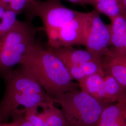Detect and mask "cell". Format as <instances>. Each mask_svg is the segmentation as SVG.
<instances>
[{
  "label": "cell",
  "instance_id": "6da1fadb",
  "mask_svg": "<svg viewBox=\"0 0 126 126\" xmlns=\"http://www.w3.org/2000/svg\"><path fill=\"white\" fill-rule=\"evenodd\" d=\"M20 65L3 75L5 91L0 101V122L24 114L30 109L42 108L54 102L27 69Z\"/></svg>",
  "mask_w": 126,
  "mask_h": 126
},
{
  "label": "cell",
  "instance_id": "7a4b0ae2",
  "mask_svg": "<svg viewBox=\"0 0 126 126\" xmlns=\"http://www.w3.org/2000/svg\"><path fill=\"white\" fill-rule=\"evenodd\" d=\"M20 64L27 69L52 98L68 91L79 89L63 61L39 43L36 42L30 48Z\"/></svg>",
  "mask_w": 126,
  "mask_h": 126
},
{
  "label": "cell",
  "instance_id": "3957f363",
  "mask_svg": "<svg viewBox=\"0 0 126 126\" xmlns=\"http://www.w3.org/2000/svg\"><path fill=\"white\" fill-rule=\"evenodd\" d=\"M53 99L61 107L66 126H96L104 109L111 104L99 101L80 89L59 94Z\"/></svg>",
  "mask_w": 126,
  "mask_h": 126
},
{
  "label": "cell",
  "instance_id": "277c9868",
  "mask_svg": "<svg viewBox=\"0 0 126 126\" xmlns=\"http://www.w3.org/2000/svg\"><path fill=\"white\" fill-rule=\"evenodd\" d=\"M39 29L19 20L16 25L0 37V74L2 76L20 64L25 55L36 43Z\"/></svg>",
  "mask_w": 126,
  "mask_h": 126
},
{
  "label": "cell",
  "instance_id": "5b68a950",
  "mask_svg": "<svg viewBox=\"0 0 126 126\" xmlns=\"http://www.w3.org/2000/svg\"><path fill=\"white\" fill-rule=\"evenodd\" d=\"M25 12L28 18L40 19L49 47L53 48L56 46L60 29L80 13L66 7L60 0H32Z\"/></svg>",
  "mask_w": 126,
  "mask_h": 126
},
{
  "label": "cell",
  "instance_id": "8992f818",
  "mask_svg": "<svg viewBox=\"0 0 126 126\" xmlns=\"http://www.w3.org/2000/svg\"><path fill=\"white\" fill-rule=\"evenodd\" d=\"M110 40L109 25L104 23L95 10L89 12L84 44L86 50L95 56L102 58L109 52Z\"/></svg>",
  "mask_w": 126,
  "mask_h": 126
},
{
  "label": "cell",
  "instance_id": "52a82bcc",
  "mask_svg": "<svg viewBox=\"0 0 126 126\" xmlns=\"http://www.w3.org/2000/svg\"><path fill=\"white\" fill-rule=\"evenodd\" d=\"M88 16V12H80L75 18L65 24L59 32L55 48L84 45Z\"/></svg>",
  "mask_w": 126,
  "mask_h": 126
},
{
  "label": "cell",
  "instance_id": "ba28073f",
  "mask_svg": "<svg viewBox=\"0 0 126 126\" xmlns=\"http://www.w3.org/2000/svg\"><path fill=\"white\" fill-rule=\"evenodd\" d=\"M111 40L109 50L113 53L126 55V17L119 15L110 18Z\"/></svg>",
  "mask_w": 126,
  "mask_h": 126
},
{
  "label": "cell",
  "instance_id": "9c48e42d",
  "mask_svg": "<svg viewBox=\"0 0 126 126\" xmlns=\"http://www.w3.org/2000/svg\"><path fill=\"white\" fill-rule=\"evenodd\" d=\"M96 126H126V96L107 106Z\"/></svg>",
  "mask_w": 126,
  "mask_h": 126
},
{
  "label": "cell",
  "instance_id": "30bf717a",
  "mask_svg": "<svg viewBox=\"0 0 126 126\" xmlns=\"http://www.w3.org/2000/svg\"><path fill=\"white\" fill-rule=\"evenodd\" d=\"M103 67L105 74L112 75L126 87V55L114 54L109 50L103 57Z\"/></svg>",
  "mask_w": 126,
  "mask_h": 126
},
{
  "label": "cell",
  "instance_id": "8fae6325",
  "mask_svg": "<svg viewBox=\"0 0 126 126\" xmlns=\"http://www.w3.org/2000/svg\"><path fill=\"white\" fill-rule=\"evenodd\" d=\"M48 48L61 59L65 65L80 64L91 60L101 58L94 55L86 50L77 49L73 46L58 48L49 47Z\"/></svg>",
  "mask_w": 126,
  "mask_h": 126
},
{
  "label": "cell",
  "instance_id": "7c38bea8",
  "mask_svg": "<svg viewBox=\"0 0 126 126\" xmlns=\"http://www.w3.org/2000/svg\"><path fill=\"white\" fill-rule=\"evenodd\" d=\"M104 76L105 75L101 74H95L86 77L78 82L79 89L95 99L106 103L105 102Z\"/></svg>",
  "mask_w": 126,
  "mask_h": 126
},
{
  "label": "cell",
  "instance_id": "4fadbf2b",
  "mask_svg": "<svg viewBox=\"0 0 126 126\" xmlns=\"http://www.w3.org/2000/svg\"><path fill=\"white\" fill-rule=\"evenodd\" d=\"M104 82L106 103H114L126 97V86L120 83L112 75L105 74Z\"/></svg>",
  "mask_w": 126,
  "mask_h": 126
},
{
  "label": "cell",
  "instance_id": "5bb4252c",
  "mask_svg": "<svg viewBox=\"0 0 126 126\" xmlns=\"http://www.w3.org/2000/svg\"><path fill=\"white\" fill-rule=\"evenodd\" d=\"M92 6L99 13L104 14L109 18L119 15L126 17L121 0H93Z\"/></svg>",
  "mask_w": 126,
  "mask_h": 126
},
{
  "label": "cell",
  "instance_id": "9a60e30c",
  "mask_svg": "<svg viewBox=\"0 0 126 126\" xmlns=\"http://www.w3.org/2000/svg\"><path fill=\"white\" fill-rule=\"evenodd\" d=\"M52 102L42 108L41 113L49 126H66V122L61 108Z\"/></svg>",
  "mask_w": 126,
  "mask_h": 126
},
{
  "label": "cell",
  "instance_id": "2e32d148",
  "mask_svg": "<svg viewBox=\"0 0 126 126\" xmlns=\"http://www.w3.org/2000/svg\"><path fill=\"white\" fill-rule=\"evenodd\" d=\"M18 15L0 3V37L10 31L17 23Z\"/></svg>",
  "mask_w": 126,
  "mask_h": 126
},
{
  "label": "cell",
  "instance_id": "e0dca14e",
  "mask_svg": "<svg viewBox=\"0 0 126 126\" xmlns=\"http://www.w3.org/2000/svg\"><path fill=\"white\" fill-rule=\"evenodd\" d=\"M38 109L35 108L27 110L24 113L26 119L32 126H49Z\"/></svg>",
  "mask_w": 126,
  "mask_h": 126
},
{
  "label": "cell",
  "instance_id": "ac0fdd59",
  "mask_svg": "<svg viewBox=\"0 0 126 126\" xmlns=\"http://www.w3.org/2000/svg\"><path fill=\"white\" fill-rule=\"evenodd\" d=\"M32 0H12L8 8L19 15L25 11Z\"/></svg>",
  "mask_w": 126,
  "mask_h": 126
},
{
  "label": "cell",
  "instance_id": "d6986e66",
  "mask_svg": "<svg viewBox=\"0 0 126 126\" xmlns=\"http://www.w3.org/2000/svg\"><path fill=\"white\" fill-rule=\"evenodd\" d=\"M11 119L14 126H32L26 119L24 114L15 115L12 117Z\"/></svg>",
  "mask_w": 126,
  "mask_h": 126
},
{
  "label": "cell",
  "instance_id": "ffe728a7",
  "mask_svg": "<svg viewBox=\"0 0 126 126\" xmlns=\"http://www.w3.org/2000/svg\"><path fill=\"white\" fill-rule=\"evenodd\" d=\"M68 1L77 4L85 5H92L93 0H67Z\"/></svg>",
  "mask_w": 126,
  "mask_h": 126
},
{
  "label": "cell",
  "instance_id": "44dd1931",
  "mask_svg": "<svg viewBox=\"0 0 126 126\" xmlns=\"http://www.w3.org/2000/svg\"><path fill=\"white\" fill-rule=\"evenodd\" d=\"M12 0H0V3L8 8L9 3Z\"/></svg>",
  "mask_w": 126,
  "mask_h": 126
},
{
  "label": "cell",
  "instance_id": "7402d4cb",
  "mask_svg": "<svg viewBox=\"0 0 126 126\" xmlns=\"http://www.w3.org/2000/svg\"><path fill=\"white\" fill-rule=\"evenodd\" d=\"M0 126H14V124L11 121L8 123L6 122H0Z\"/></svg>",
  "mask_w": 126,
  "mask_h": 126
},
{
  "label": "cell",
  "instance_id": "603a6c76",
  "mask_svg": "<svg viewBox=\"0 0 126 126\" xmlns=\"http://www.w3.org/2000/svg\"><path fill=\"white\" fill-rule=\"evenodd\" d=\"M121 3L126 17V0H121Z\"/></svg>",
  "mask_w": 126,
  "mask_h": 126
}]
</instances>
